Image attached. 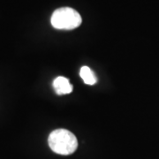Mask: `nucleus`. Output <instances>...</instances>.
<instances>
[{
	"instance_id": "3",
	"label": "nucleus",
	"mask_w": 159,
	"mask_h": 159,
	"mask_svg": "<svg viewBox=\"0 0 159 159\" xmlns=\"http://www.w3.org/2000/svg\"><path fill=\"white\" fill-rule=\"evenodd\" d=\"M53 88L57 95H67L73 91V86L69 80L63 76H58L53 81Z\"/></svg>"
},
{
	"instance_id": "4",
	"label": "nucleus",
	"mask_w": 159,
	"mask_h": 159,
	"mask_svg": "<svg viewBox=\"0 0 159 159\" xmlns=\"http://www.w3.org/2000/svg\"><path fill=\"white\" fill-rule=\"evenodd\" d=\"M80 75L87 85H94L97 81V77L93 71L88 66H82L80 71Z\"/></svg>"
},
{
	"instance_id": "2",
	"label": "nucleus",
	"mask_w": 159,
	"mask_h": 159,
	"mask_svg": "<svg viewBox=\"0 0 159 159\" xmlns=\"http://www.w3.org/2000/svg\"><path fill=\"white\" fill-rule=\"evenodd\" d=\"M81 17L77 11L70 7H62L53 12L51 19V25L57 29L71 30L81 24Z\"/></svg>"
},
{
	"instance_id": "1",
	"label": "nucleus",
	"mask_w": 159,
	"mask_h": 159,
	"mask_svg": "<svg viewBox=\"0 0 159 159\" xmlns=\"http://www.w3.org/2000/svg\"><path fill=\"white\" fill-rule=\"evenodd\" d=\"M48 143L53 152L63 156L73 154L78 148L77 138L66 129L52 131L48 138Z\"/></svg>"
}]
</instances>
